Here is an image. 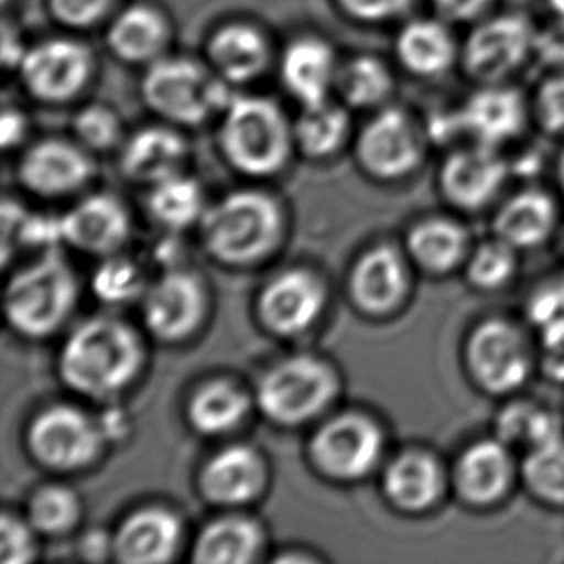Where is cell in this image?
<instances>
[{"label":"cell","mask_w":564,"mask_h":564,"mask_svg":"<svg viewBox=\"0 0 564 564\" xmlns=\"http://www.w3.org/2000/svg\"><path fill=\"white\" fill-rule=\"evenodd\" d=\"M522 480L538 501L564 507V437L528 451Z\"/></svg>","instance_id":"38"},{"label":"cell","mask_w":564,"mask_h":564,"mask_svg":"<svg viewBox=\"0 0 564 564\" xmlns=\"http://www.w3.org/2000/svg\"><path fill=\"white\" fill-rule=\"evenodd\" d=\"M0 131H2L4 151L22 145L25 138H28V131H30L28 116L23 115L22 110H18V108H7L2 112Z\"/></svg>","instance_id":"51"},{"label":"cell","mask_w":564,"mask_h":564,"mask_svg":"<svg viewBox=\"0 0 564 564\" xmlns=\"http://www.w3.org/2000/svg\"><path fill=\"white\" fill-rule=\"evenodd\" d=\"M147 208L159 226L169 229L170 234H180L200 224L208 205L200 184L195 177L185 176L184 172L151 185Z\"/></svg>","instance_id":"34"},{"label":"cell","mask_w":564,"mask_h":564,"mask_svg":"<svg viewBox=\"0 0 564 564\" xmlns=\"http://www.w3.org/2000/svg\"><path fill=\"white\" fill-rule=\"evenodd\" d=\"M25 51H28V46L22 45L15 30L10 28V23H4V28H2V62H4V68L18 69Z\"/></svg>","instance_id":"52"},{"label":"cell","mask_w":564,"mask_h":564,"mask_svg":"<svg viewBox=\"0 0 564 564\" xmlns=\"http://www.w3.org/2000/svg\"><path fill=\"white\" fill-rule=\"evenodd\" d=\"M411 288L409 257L393 245H375L352 264L347 291L352 305L370 318L401 308Z\"/></svg>","instance_id":"15"},{"label":"cell","mask_w":564,"mask_h":564,"mask_svg":"<svg viewBox=\"0 0 564 564\" xmlns=\"http://www.w3.org/2000/svg\"><path fill=\"white\" fill-rule=\"evenodd\" d=\"M393 87L391 69L375 54H357L339 66L336 93L347 108H380L391 97Z\"/></svg>","instance_id":"35"},{"label":"cell","mask_w":564,"mask_h":564,"mask_svg":"<svg viewBox=\"0 0 564 564\" xmlns=\"http://www.w3.org/2000/svg\"><path fill=\"white\" fill-rule=\"evenodd\" d=\"M76 139H43L22 154L18 177L25 189L43 198L74 195L91 182L95 162Z\"/></svg>","instance_id":"16"},{"label":"cell","mask_w":564,"mask_h":564,"mask_svg":"<svg viewBox=\"0 0 564 564\" xmlns=\"http://www.w3.org/2000/svg\"><path fill=\"white\" fill-rule=\"evenodd\" d=\"M189 143L172 123L147 126L123 139L120 169L135 184L151 185L184 174Z\"/></svg>","instance_id":"25"},{"label":"cell","mask_w":564,"mask_h":564,"mask_svg":"<svg viewBox=\"0 0 564 564\" xmlns=\"http://www.w3.org/2000/svg\"><path fill=\"white\" fill-rule=\"evenodd\" d=\"M540 362L551 380L564 383V321L540 329Z\"/></svg>","instance_id":"48"},{"label":"cell","mask_w":564,"mask_h":564,"mask_svg":"<svg viewBox=\"0 0 564 564\" xmlns=\"http://www.w3.org/2000/svg\"><path fill=\"white\" fill-rule=\"evenodd\" d=\"M10 243L33 247L41 251L58 249L56 245L62 241L61 216H45V214H23L22 220L15 226L10 236L4 237V254L10 249Z\"/></svg>","instance_id":"44"},{"label":"cell","mask_w":564,"mask_h":564,"mask_svg":"<svg viewBox=\"0 0 564 564\" xmlns=\"http://www.w3.org/2000/svg\"><path fill=\"white\" fill-rule=\"evenodd\" d=\"M551 12L555 14L558 23H564V0H547Z\"/></svg>","instance_id":"54"},{"label":"cell","mask_w":564,"mask_h":564,"mask_svg":"<svg viewBox=\"0 0 564 564\" xmlns=\"http://www.w3.org/2000/svg\"><path fill=\"white\" fill-rule=\"evenodd\" d=\"M141 97L162 122L197 128L220 116L236 95L206 61L166 54L147 66L141 77Z\"/></svg>","instance_id":"5"},{"label":"cell","mask_w":564,"mask_h":564,"mask_svg":"<svg viewBox=\"0 0 564 564\" xmlns=\"http://www.w3.org/2000/svg\"><path fill=\"white\" fill-rule=\"evenodd\" d=\"M557 226V206L543 191H522L505 200L494 218V236L517 251L545 243Z\"/></svg>","instance_id":"32"},{"label":"cell","mask_w":564,"mask_h":564,"mask_svg":"<svg viewBox=\"0 0 564 564\" xmlns=\"http://www.w3.org/2000/svg\"><path fill=\"white\" fill-rule=\"evenodd\" d=\"M458 133L476 145L499 147L519 135L527 123V107L519 93L499 84H486L455 112Z\"/></svg>","instance_id":"26"},{"label":"cell","mask_w":564,"mask_h":564,"mask_svg":"<svg viewBox=\"0 0 564 564\" xmlns=\"http://www.w3.org/2000/svg\"><path fill=\"white\" fill-rule=\"evenodd\" d=\"M206 64L231 85H249L267 74L272 45L257 23L234 20L218 25L205 45Z\"/></svg>","instance_id":"23"},{"label":"cell","mask_w":564,"mask_h":564,"mask_svg":"<svg viewBox=\"0 0 564 564\" xmlns=\"http://www.w3.org/2000/svg\"><path fill=\"white\" fill-rule=\"evenodd\" d=\"M120 0H48V12L68 30H91L118 12Z\"/></svg>","instance_id":"42"},{"label":"cell","mask_w":564,"mask_h":564,"mask_svg":"<svg viewBox=\"0 0 564 564\" xmlns=\"http://www.w3.org/2000/svg\"><path fill=\"white\" fill-rule=\"evenodd\" d=\"M534 51V30L522 15H497L474 28L463 46V62L474 79L501 84Z\"/></svg>","instance_id":"14"},{"label":"cell","mask_w":564,"mask_h":564,"mask_svg":"<svg viewBox=\"0 0 564 564\" xmlns=\"http://www.w3.org/2000/svg\"><path fill=\"white\" fill-rule=\"evenodd\" d=\"M465 362L481 391L509 395L532 375L534 352L519 326L503 318H489L480 322L466 339Z\"/></svg>","instance_id":"10"},{"label":"cell","mask_w":564,"mask_h":564,"mask_svg":"<svg viewBox=\"0 0 564 564\" xmlns=\"http://www.w3.org/2000/svg\"><path fill=\"white\" fill-rule=\"evenodd\" d=\"M197 486L206 503L214 507L239 509L254 503L267 491V458L251 445H228L206 458Z\"/></svg>","instance_id":"17"},{"label":"cell","mask_w":564,"mask_h":564,"mask_svg":"<svg viewBox=\"0 0 564 564\" xmlns=\"http://www.w3.org/2000/svg\"><path fill=\"white\" fill-rule=\"evenodd\" d=\"M507 177L509 166L497 149L473 143L445 159L440 170V187L451 205L476 213L499 195Z\"/></svg>","instance_id":"19"},{"label":"cell","mask_w":564,"mask_h":564,"mask_svg":"<svg viewBox=\"0 0 564 564\" xmlns=\"http://www.w3.org/2000/svg\"><path fill=\"white\" fill-rule=\"evenodd\" d=\"M395 56L412 76H442L457 56L449 23L442 18H419L404 23L397 33Z\"/></svg>","instance_id":"30"},{"label":"cell","mask_w":564,"mask_h":564,"mask_svg":"<svg viewBox=\"0 0 564 564\" xmlns=\"http://www.w3.org/2000/svg\"><path fill=\"white\" fill-rule=\"evenodd\" d=\"M514 480V458L501 440H480L468 445L451 473V484L458 499L468 507L499 503Z\"/></svg>","instance_id":"22"},{"label":"cell","mask_w":564,"mask_h":564,"mask_svg":"<svg viewBox=\"0 0 564 564\" xmlns=\"http://www.w3.org/2000/svg\"><path fill=\"white\" fill-rule=\"evenodd\" d=\"M336 4L352 22L375 25L409 14L414 0H336Z\"/></svg>","instance_id":"45"},{"label":"cell","mask_w":564,"mask_h":564,"mask_svg":"<svg viewBox=\"0 0 564 564\" xmlns=\"http://www.w3.org/2000/svg\"><path fill=\"white\" fill-rule=\"evenodd\" d=\"M79 297L74 268L58 249L15 270L4 291V314L10 328L28 339L53 336L74 314Z\"/></svg>","instance_id":"4"},{"label":"cell","mask_w":564,"mask_h":564,"mask_svg":"<svg viewBox=\"0 0 564 564\" xmlns=\"http://www.w3.org/2000/svg\"><path fill=\"white\" fill-rule=\"evenodd\" d=\"M37 535L25 517L4 512L0 520V563L28 564L35 561Z\"/></svg>","instance_id":"43"},{"label":"cell","mask_w":564,"mask_h":564,"mask_svg":"<svg viewBox=\"0 0 564 564\" xmlns=\"http://www.w3.org/2000/svg\"><path fill=\"white\" fill-rule=\"evenodd\" d=\"M339 393L334 367L313 355L280 360L260 376L254 406L280 427H301L321 419Z\"/></svg>","instance_id":"6"},{"label":"cell","mask_w":564,"mask_h":564,"mask_svg":"<svg viewBox=\"0 0 564 564\" xmlns=\"http://www.w3.org/2000/svg\"><path fill=\"white\" fill-rule=\"evenodd\" d=\"M145 360V344L138 329L115 316H93L64 339L58 375L77 395L115 403L138 381Z\"/></svg>","instance_id":"1"},{"label":"cell","mask_w":564,"mask_h":564,"mask_svg":"<svg viewBox=\"0 0 564 564\" xmlns=\"http://www.w3.org/2000/svg\"><path fill=\"white\" fill-rule=\"evenodd\" d=\"M351 130L349 108L332 99L316 107L301 108L293 120L295 149L313 161L339 153L351 138Z\"/></svg>","instance_id":"33"},{"label":"cell","mask_w":564,"mask_h":564,"mask_svg":"<svg viewBox=\"0 0 564 564\" xmlns=\"http://www.w3.org/2000/svg\"><path fill=\"white\" fill-rule=\"evenodd\" d=\"M62 241L91 257H110L130 241L131 214L120 198L95 193L79 198L68 213L62 214Z\"/></svg>","instance_id":"18"},{"label":"cell","mask_w":564,"mask_h":564,"mask_svg":"<svg viewBox=\"0 0 564 564\" xmlns=\"http://www.w3.org/2000/svg\"><path fill=\"white\" fill-rule=\"evenodd\" d=\"M496 437L511 449L524 453L564 437L563 420L557 412L530 401L507 404L496 419Z\"/></svg>","instance_id":"36"},{"label":"cell","mask_w":564,"mask_h":564,"mask_svg":"<svg viewBox=\"0 0 564 564\" xmlns=\"http://www.w3.org/2000/svg\"><path fill=\"white\" fill-rule=\"evenodd\" d=\"M517 252L514 247L494 236V239L478 245L468 254L465 262L466 280L476 290H501L517 274Z\"/></svg>","instance_id":"40"},{"label":"cell","mask_w":564,"mask_h":564,"mask_svg":"<svg viewBox=\"0 0 564 564\" xmlns=\"http://www.w3.org/2000/svg\"><path fill=\"white\" fill-rule=\"evenodd\" d=\"M174 28L162 8L133 2L120 8L108 22V51L131 66H151L170 54Z\"/></svg>","instance_id":"24"},{"label":"cell","mask_w":564,"mask_h":564,"mask_svg":"<svg viewBox=\"0 0 564 564\" xmlns=\"http://www.w3.org/2000/svg\"><path fill=\"white\" fill-rule=\"evenodd\" d=\"M198 226L214 260L226 267H252L282 243L285 218L267 191L239 189L208 205Z\"/></svg>","instance_id":"2"},{"label":"cell","mask_w":564,"mask_h":564,"mask_svg":"<svg viewBox=\"0 0 564 564\" xmlns=\"http://www.w3.org/2000/svg\"><path fill=\"white\" fill-rule=\"evenodd\" d=\"M339 66L336 48L318 35L293 39L278 61L283 89L301 108L316 107L332 99Z\"/></svg>","instance_id":"20"},{"label":"cell","mask_w":564,"mask_h":564,"mask_svg":"<svg viewBox=\"0 0 564 564\" xmlns=\"http://www.w3.org/2000/svg\"><path fill=\"white\" fill-rule=\"evenodd\" d=\"M563 251H564V239H563Z\"/></svg>","instance_id":"57"},{"label":"cell","mask_w":564,"mask_h":564,"mask_svg":"<svg viewBox=\"0 0 564 564\" xmlns=\"http://www.w3.org/2000/svg\"><path fill=\"white\" fill-rule=\"evenodd\" d=\"M218 147L229 166L249 177L280 174L297 151L285 110L260 95L234 97L220 115Z\"/></svg>","instance_id":"3"},{"label":"cell","mask_w":564,"mask_h":564,"mask_svg":"<svg viewBox=\"0 0 564 564\" xmlns=\"http://www.w3.org/2000/svg\"><path fill=\"white\" fill-rule=\"evenodd\" d=\"M97 420H99L100 430H102V435H105L108 445L128 440L131 432V420L128 412L120 409V406H116L115 403H107L105 411L97 414Z\"/></svg>","instance_id":"50"},{"label":"cell","mask_w":564,"mask_h":564,"mask_svg":"<svg viewBox=\"0 0 564 564\" xmlns=\"http://www.w3.org/2000/svg\"><path fill=\"white\" fill-rule=\"evenodd\" d=\"M4 4H8V0H4Z\"/></svg>","instance_id":"56"},{"label":"cell","mask_w":564,"mask_h":564,"mask_svg":"<svg viewBox=\"0 0 564 564\" xmlns=\"http://www.w3.org/2000/svg\"><path fill=\"white\" fill-rule=\"evenodd\" d=\"M535 48H540L547 61L564 64V23H558L557 31L553 30L542 39L535 35Z\"/></svg>","instance_id":"53"},{"label":"cell","mask_w":564,"mask_h":564,"mask_svg":"<svg viewBox=\"0 0 564 564\" xmlns=\"http://www.w3.org/2000/svg\"><path fill=\"white\" fill-rule=\"evenodd\" d=\"M535 115L550 133H564V72L550 77L538 91Z\"/></svg>","instance_id":"46"},{"label":"cell","mask_w":564,"mask_h":564,"mask_svg":"<svg viewBox=\"0 0 564 564\" xmlns=\"http://www.w3.org/2000/svg\"><path fill=\"white\" fill-rule=\"evenodd\" d=\"M404 252L426 274H449L468 259L470 236L458 221L430 218L409 229Z\"/></svg>","instance_id":"31"},{"label":"cell","mask_w":564,"mask_h":564,"mask_svg":"<svg viewBox=\"0 0 564 564\" xmlns=\"http://www.w3.org/2000/svg\"><path fill=\"white\" fill-rule=\"evenodd\" d=\"M557 177H558V185H561V191H563V195H564V151H563V153H561V159H558Z\"/></svg>","instance_id":"55"},{"label":"cell","mask_w":564,"mask_h":564,"mask_svg":"<svg viewBox=\"0 0 564 564\" xmlns=\"http://www.w3.org/2000/svg\"><path fill=\"white\" fill-rule=\"evenodd\" d=\"M447 486L440 460L426 451H404L381 474V491L397 511L420 514L437 505Z\"/></svg>","instance_id":"27"},{"label":"cell","mask_w":564,"mask_h":564,"mask_svg":"<svg viewBox=\"0 0 564 564\" xmlns=\"http://www.w3.org/2000/svg\"><path fill=\"white\" fill-rule=\"evenodd\" d=\"M139 305L147 332L164 344H177L203 326L208 295L198 275L182 268H169L147 285Z\"/></svg>","instance_id":"12"},{"label":"cell","mask_w":564,"mask_h":564,"mask_svg":"<svg viewBox=\"0 0 564 564\" xmlns=\"http://www.w3.org/2000/svg\"><path fill=\"white\" fill-rule=\"evenodd\" d=\"M18 77L30 97L45 105H66L84 95L97 74L91 46L72 37H51L28 46Z\"/></svg>","instance_id":"9"},{"label":"cell","mask_w":564,"mask_h":564,"mask_svg":"<svg viewBox=\"0 0 564 564\" xmlns=\"http://www.w3.org/2000/svg\"><path fill=\"white\" fill-rule=\"evenodd\" d=\"M267 535L257 520L243 514L214 519L198 532L191 545V561L197 564H249L259 561Z\"/></svg>","instance_id":"28"},{"label":"cell","mask_w":564,"mask_h":564,"mask_svg":"<svg viewBox=\"0 0 564 564\" xmlns=\"http://www.w3.org/2000/svg\"><path fill=\"white\" fill-rule=\"evenodd\" d=\"M72 133L79 145L89 153H107L122 147L123 123L115 108L102 102H91L77 110L72 120Z\"/></svg>","instance_id":"41"},{"label":"cell","mask_w":564,"mask_h":564,"mask_svg":"<svg viewBox=\"0 0 564 564\" xmlns=\"http://www.w3.org/2000/svg\"><path fill=\"white\" fill-rule=\"evenodd\" d=\"M528 318L538 329L564 321V283H553L535 291L528 303Z\"/></svg>","instance_id":"47"},{"label":"cell","mask_w":564,"mask_h":564,"mask_svg":"<svg viewBox=\"0 0 564 564\" xmlns=\"http://www.w3.org/2000/svg\"><path fill=\"white\" fill-rule=\"evenodd\" d=\"M328 305L321 275L306 268H290L260 291L257 316L262 328L278 337H297L316 326Z\"/></svg>","instance_id":"13"},{"label":"cell","mask_w":564,"mask_h":564,"mask_svg":"<svg viewBox=\"0 0 564 564\" xmlns=\"http://www.w3.org/2000/svg\"><path fill=\"white\" fill-rule=\"evenodd\" d=\"M82 514L84 505L74 489L62 484H46L31 494L25 519L39 535L58 538L74 532Z\"/></svg>","instance_id":"37"},{"label":"cell","mask_w":564,"mask_h":564,"mask_svg":"<svg viewBox=\"0 0 564 564\" xmlns=\"http://www.w3.org/2000/svg\"><path fill=\"white\" fill-rule=\"evenodd\" d=\"M386 451V434L365 412L349 411L322 422L308 442L316 473L334 481H359L375 473Z\"/></svg>","instance_id":"8"},{"label":"cell","mask_w":564,"mask_h":564,"mask_svg":"<svg viewBox=\"0 0 564 564\" xmlns=\"http://www.w3.org/2000/svg\"><path fill=\"white\" fill-rule=\"evenodd\" d=\"M35 463L53 473H77L99 460L108 447L97 414L74 404H53L37 412L25 434Z\"/></svg>","instance_id":"7"},{"label":"cell","mask_w":564,"mask_h":564,"mask_svg":"<svg viewBox=\"0 0 564 564\" xmlns=\"http://www.w3.org/2000/svg\"><path fill=\"white\" fill-rule=\"evenodd\" d=\"M252 406L254 395H249L234 380L216 378L193 391L185 406V416L198 435L221 437L241 427Z\"/></svg>","instance_id":"29"},{"label":"cell","mask_w":564,"mask_h":564,"mask_svg":"<svg viewBox=\"0 0 564 564\" xmlns=\"http://www.w3.org/2000/svg\"><path fill=\"white\" fill-rule=\"evenodd\" d=\"M437 18L447 23H465L478 20L494 0H430Z\"/></svg>","instance_id":"49"},{"label":"cell","mask_w":564,"mask_h":564,"mask_svg":"<svg viewBox=\"0 0 564 564\" xmlns=\"http://www.w3.org/2000/svg\"><path fill=\"white\" fill-rule=\"evenodd\" d=\"M184 543V524L166 507H143L128 514L112 534V558L123 564H164Z\"/></svg>","instance_id":"21"},{"label":"cell","mask_w":564,"mask_h":564,"mask_svg":"<svg viewBox=\"0 0 564 564\" xmlns=\"http://www.w3.org/2000/svg\"><path fill=\"white\" fill-rule=\"evenodd\" d=\"M426 133L403 108H380L355 141L360 169L380 182H397L419 169Z\"/></svg>","instance_id":"11"},{"label":"cell","mask_w":564,"mask_h":564,"mask_svg":"<svg viewBox=\"0 0 564 564\" xmlns=\"http://www.w3.org/2000/svg\"><path fill=\"white\" fill-rule=\"evenodd\" d=\"M147 285L149 283L141 268L120 252L100 260L91 280L95 297L107 305H128L141 301Z\"/></svg>","instance_id":"39"}]
</instances>
